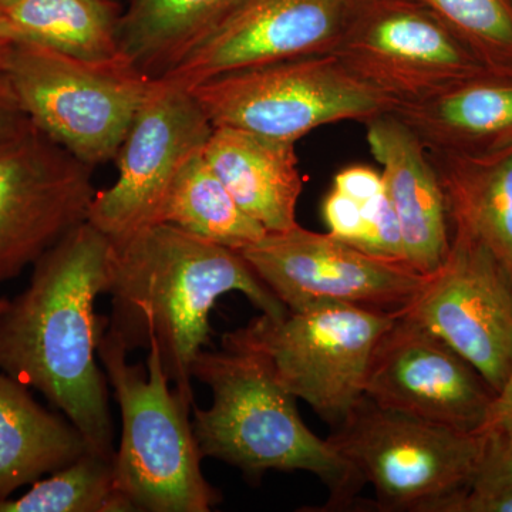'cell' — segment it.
Listing matches in <instances>:
<instances>
[{
  "mask_svg": "<svg viewBox=\"0 0 512 512\" xmlns=\"http://www.w3.org/2000/svg\"><path fill=\"white\" fill-rule=\"evenodd\" d=\"M111 252V239L84 222L33 265L28 288L0 313V370L42 393L107 457L116 448L97 345L109 316L94 305L109 284Z\"/></svg>",
  "mask_w": 512,
  "mask_h": 512,
  "instance_id": "1",
  "label": "cell"
},
{
  "mask_svg": "<svg viewBox=\"0 0 512 512\" xmlns=\"http://www.w3.org/2000/svg\"><path fill=\"white\" fill-rule=\"evenodd\" d=\"M107 332L128 353L156 346L175 390L195 404L191 365L210 343V313L222 295L241 292L264 315L288 308L234 249L167 222L111 241Z\"/></svg>",
  "mask_w": 512,
  "mask_h": 512,
  "instance_id": "2",
  "label": "cell"
},
{
  "mask_svg": "<svg viewBox=\"0 0 512 512\" xmlns=\"http://www.w3.org/2000/svg\"><path fill=\"white\" fill-rule=\"evenodd\" d=\"M191 376L212 393L208 409L192 406L202 457L239 468L252 483L269 470L306 471L329 488L328 510L355 505L365 481L328 439L306 427L296 397L279 383L264 355L222 343L221 350L198 353Z\"/></svg>",
  "mask_w": 512,
  "mask_h": 512,
  "instance_id": "3",
  "label": "cell"
},
{
  "mask_svg": "<svg viewBox=\"0 0 512 512\" xmlns=\"http://www.w3.org/2000/svg\"><path fill=\"white\" fill-rule=\"evenodd\" d=\"M106 329L97 356L120 407L117 490L136 512L211 511L222 494L202 474L204 457L191 426L194 404L171 389L156 346L148 348L146 367L130 365L127 350Z\"/></svg>",
  "mask_w": 512,
  "mask_h": 512,
  "instance_id": "4",
  "label": "cell"
},
{
  "mask_svg": "<svg viewBox=\"0 0 512 512\" xmlns=\"http://www.w3.org/2000/svg\"><path fill=\"white\" fill-rule=\"evenodd\" d=\"M328 441L373 485L377 511L443 512L476 480L487 433L417 419L363 396Z\"/></svg>",
  "mask_w": 512,
  "mask_h": 512,
  "instance_id": "5",
  "label": "cell"
},
{
  "mask_svg": "<svg viewBox=\"0 0 512 512\" xmlns=\"http://www.w3.org/2000/svg\"><path fill=\"white\" fill-rule=\"evenodd\" d=\"M6 73L26 116L93 168L116 158L154 80L123 55L83 59L32 42L13 43Z\"/></svg>",
  "mask_w": 512,
  "mask_h": 512,
  "instance_id": "6",
  "label": "cell"
},
{
  "mask_svg": "<svg viewBox=\"0 0 512 512\" xmlns=\"http://www.w3.org/2000/svg\"><path fill=\"white\" fill-rule=\"evenodd\" d=\"M396 313L348 303H316L285 315H261L225 333L222 343L261 353L279 383L338 426L365 394L370 360Z\"/></svg>",
  "mask_w": 512,
  "mask_h": 512,
  "instance_id": "7",
  "label": "cell"
},
{
  "mask_svg": "<svg viewBox=\"0 0 512 512\" xmlns=\"http://www.w3.org/2000/svg\"><path fill=\"white\" fill-rule=\"evenodd\" d=\"M188 90L212 127L289 143L325 124L365 123L394 109L330 53L221 74Z\"/></svg>",
  "mask_w": 512,
  "mask_h": 512,
  "instance_id": "8",
  "label": "cell"
},
{
  "mask_svg": "<svg viewBox=\"0 0 512 512\" xmlns=\"http://www.w3.org/2000/svg\"><path fill=\"white\" fill-rule=\"evenodd\" d=\"M357 80L397 104L412 103L490 72V67L417 0H355L330 53Z\"/></svg>",
  "mask_w": 512,
  "mask_h": 512,
  "instance_id": "9",
  "label": "cell"
},
{
  "mask_svg": "<svg viewBox=\"0 0 512 512\" xmlns=\"http://www.w3.org/2000/svg\"><path fill=\"white\" fill-rule=\"evenodd\" d=\"M96 192L93 167L29 117L0 138V284L87 222Z\"/></svg>",
  "mask_w": 512,
  "mask_h": 512,
  "instance_id": "10",
  "label": "cell"
},
{
  "mask_svg": "<svg viewBox=\"0 0 512 512\" xmlns=\"http://www.w3.org/2000/svg\"><path fill=\"white\" fill-rule=\"evenodd\" d=\"M212 130L190 90L154 79L114 158L119 177L96 192L87 222L111 241L160 224L175 177L202 151Z\"/></svg>",
  "mask_w": 512,
  "mask_h": 512,
  "instance_id": "11",
  "label": "cell"
},
{
  "mask_svg": "<svg viewBox=\"0 0 512 512\" xmlns=\"http://www.w3.org/2000/svg\"><path fill=\"white\" fill-rule=\"evenodd\" d=\"M239 254L289 311L330 302L400 315L429 278L299 224L268 232Z\"/></svg>",
  "mask_w": 512,
  "mask_h": 512,
  "instance_id": "12",
  "label": "cell"
},
{
  "mask_svg": "<svg viewBox=\"0 0 512 512\" xmlns=\"http://www.w3.org/2000/svg\"><path fill=\"white\" fill-rule=\"evenodd\" d=\"M400 315L436 333L495 394L503 390L512 369V278L483 244L451 229L446 259Z\"/></svg>",
  "mask_w": 512,
  "mask_h": 512,
  "instance_id": "13",
  "label": "cell"
},
{
  "mask_svg": "<svg viewBox=\"0 0 512 512\" xmlns=\"http://www.w3.org/2000/svg\"><path fill=\"white\" fill-rule=\"evenodd\" d=\"M363 396L384 409L483 433L497 394L436 333L399 315L377 343Z\"/></svg>",
  "mask_w": 512,
  "mask_h": 512,
  "instance_id": "14",
  "label": "cell"
},
{
  "mask_svg": "<svg viewBox=\"0 0 512 512\" xmlns=\"http://www.w3.org/2000/svg\"><path fill=\"white\" fill-rule=\"evenodd\" d=\"M355 0H239L237 6L160 79L191 89L251 67L329 55Z\"/></svg>",
  "mask_w": 512,
  "mask_h": 512,
  "instance_id": "15",
  "label": "cell"
},
{
  "mask_svg": "<svg viewBox=\"0 0 512 512\" xmlns=\"http://www.w3.org/2000/svg\"><path fill=\"white\" fill-rule=\"evenodd\" d=\"M365 124L370 151L383 167L384 191L402 228L407 265L421 275H433L446 259L451 228L429 154L392 111Z\"/></svg>",
  "mask_w": 512,
  "mask_h": 512,
  "instance_id": "16",
  "label": "cell"
},
{
  "mask_svg": "<svg viewBox=\"0 0 512 512\" xmlns=\"http://www.w3.org/2000/svg\"><path fill=\"white\" fill-rule=\"evenodd\" d=\"M295 146L239 128L214 127L202 154L249 217L268 232H282L298 225L303 181Z\"/></svg>",
  "mask_w": 512,
  "mask_h": 512,
  "instance_id": "17",
  "label": "cell"
},
{
  "mask_svg": "<svg viewBox=\"0 0 512 512\" xmlns=\"http://www.w3.org/2000/svg\"><path fill=\"white\" fill-rule=\"evenodd\" d=\"M394 116L429 151L480 154L512 144V73L490 72L453 84L412 103Z\"/></svg>",
  "mask_w": 512,
  "mask_h": 512,
  "instance_id": "18",
  "label": "cell"
},
{
  "mask_svg": "<svg viewBox=\"0 0 512 512\" xmlns=\"http://www.w3.org/2000/svg\"><path fill=\"white\" fill-rule=\"evenodd\" d=\"M427 154L450 228L483 244L512 278V144L480 154Z\"/></svg>",
  "mask_w": 512,
  "mask_h": 512,
  "instance_id": "19",
  "label": "cell"
},
{
  "mask_svg": "<svg viewBox=\"0 0 512 512\" xmlns=\"http://www.w3.org/2000/svg\"><path fill=\"white\" fill-rule=\"evenodd\" d=\"M29 389L0 370V503L90 450L82 431Z\"/></svg>",
  "mask_w": 512,
  "mask_h": 512,
  "instance_id": "20",
  "label": "cell"
},
{
  "mask_svg": "<svg viewBox=\"0 0 512 512\" xmlns=\"http://www.w3.org/2000/svg\"><path fill=\"white\" fill-rule=\"evenodd\" d=\"M120 16L110 0H0V32L83 59L121 55Z\"/></svg>",
  "mask_w": 512,
  "mask_h": 512,
  "instance_id": "21",
  "label": "cell"
},
{
  "mask_svg": "<svg viewBox=\"0 0 512 512\" xmlns=\"http://www.w3.org/2000/svg\"><path fill=\"white\" fill-rule=\"evenodd\" d=\"M239 0H130L120 16L121 55L158 79L200 43Z\"/></svg>",
  "mask_w": 512,
  "mask_h": 512,
  "instance_id": "22",
  "label": "cell"
},
{
  "mask_svg": "<svg viewBox=\"0 0 512 512\" xmlns=\"http://www.w3.org/2000/svg\"><path fill=\"white\" fill-rule=\"evenodd\" d=\"M161 222L238 252L268 234L239 207L202 151L192 156L175 177L165 198Z\"/></svg>",
  "mask_w": 512,
  "mask_h": 512,
  "instance_id": "23",
  "label": "cell"
},
{
  "mask_svg": "<svg viewBox=\"0 0 512 512\" xmlns=\"http://www.w3.org/2000/svg\"><path fill=\"white\" fill-rule=\"evenodd\" d=\"M0 512H134L117 490L114 457L87 450L72 464L40 478L20 497L0 503Z\"/></svg>",
  "mask_w": 512,
  "mask_h": 512,
  "instance_id": "24",
  "label": "cell"
},
{
  "mask_svg": "<svg viewBox=\"0 0 512 512\" xmlns=\"http://www.w3.org/2000/svg\"><path fill=\"white\" fill-rule=\"evenodd\" d=\"M457 33L485 66L512 73L511 0H417Z\"/></svg>",
  "mask_w": 512,
  "mask_h": 512,
  "instance_id": "25",
  "label": "cell"
},
{
  "mask_svg": "<svg viewBox=\"0 0 512 512\" xmlns=\"http://www.w3.org/2000/svg\"><path fill=\"white\" fill-rule=\"evenodd\" d=\"M512 490V431L487 433V447L471 493Z\"/></svg>",
  "mask_w": 512,
  "mask_h": 512,
  "instance_id": "26",
  "label": "cell"
},
{
  "mask_svg": "<svg viewBox=\"0 0 512 512\" xmlns=\"http://www.w3.org/2000/svg\"><path fill=\"white\" fill-rule=\"evenodd\" d=\"M373 200L375 197L369 200H356L333 188L326 195L322 205V214L328 224L329 234L355 247L365 232Z\"/></svg>",
  "mask_w": 512,
  "mask_h": 512,
  "instance_id": "27",
  "label": "cell"
},
{
  "mask_svg": "<svg viewBox=\"0 0 512 512\" xmlns=\"http://www.w3.org/2000/svg\"><path fill=\"white\" fill-rule=\"evenodd\" d=\"M333 188L356 200H369L384 191L382 173L363 165L348 167L336 175Z\"/></svg>",
  "mask_w": 512,
  "mask_h": 512,
  "instance_id": "28",
  "label": "cell"
},
{
  "mask_svg": "<svg viewBox=\"0 0 512 512\" xmlns=\"http://www.w3.org/2000/svg\"><path fill=\"white\" fill-rule=\"evenodd\" d=\"M443 512H512V490L490 494L467 491L450 501Z\"/></svg>",
  "mask_w": 512,
  "mask_h": 512,
  "instance_id": "29",
  "label": "cell"
},
{
  "mask_svg": "<svg viewBox=\"0 0 512 512\" xmlns=\"http://www.w3.org/2000/svg\"><path fill=\"white\" fill-rule=\"evenodd\" d=\"M25 117L28 116L20 106L8 73H0V138L10 133Z\"/></svg>",
  "mask_w": 512,
  "mask_h": 512,
  "instance_id": "30",
  "label": "cell"
},
{
  "mask_svg": "<svg viewBox=\"0 0 512 512\" xmlns=\"http://www.w3.org/2000/svg\"><path fill=\"white\" fill-rule=\"evenodd\" d=\"M493 431H512V369L503 390L495 396L483 433Z\"/></svg>",
  "mask_w": 512,
  "mask_h": 512,
  "instance_id": "31",
  "label": "cell"
},
{
  "mask_svg": "<svg viewBox=\"0 0 512 512\" xmlns=\"http://www.w3.org/2000/svg\"><path fill=\"white\" fill-rule=\"evenodd\" d=\"M13 42L0 32V73L8 70L10 55H12Z\"/></svg>",
  "mask_w": 512,
  "mask_h": 512,
  "instance_id": "32",
  "label": "cell"
},
{
  "mask_svg": "<svg viewBox=\"0 0 512 512\" xmlns=\"http://www.w3.org/2000/svg\"><path fill=\"white\" fill-rule=\"evenodd\" d=\"M9 299L6 298H0V313L5 311L6 306H8Z\"/></svg>",
  "mask_w": 512,
  "mask_h": 512,
  "instance_id": "33",
  "label": "cell"
},
{
  "mask_svg": "<svg viewBox=\"0 0 512 512\" xmlns=\"http://www.w3.org/2000/svg\"><path fill=\"white\" fill-rule=\"evenodd\" d=\"M511 2H512V0H511Z\"/></svg>",
  "mask_w": 512,
  "mask_h": 512,
  "instance_id": "34",
  "label": "cell"
}]
</instances>
